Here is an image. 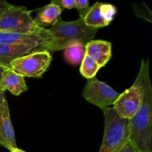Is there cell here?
Instances as JSON below:
<instances>
[{
  "instance_id": "ba28073f",
  "label": "cell",
  "mask_w": 152,
  "mask_h": 152,
  "mask_svg": "<svg viewBox=\"0 0 152 152\" xmlns=\"http://www.w3.org/2000/svg\"><path fill=\"white\" fill-rule=\"evenodd\" d=\"M117 11L114 4L97 1L90 7L83 20L88 26L99 29L110 25Z\"/></svg>"
},
{
  "instance_id": "52a82bcc",
  "label": "cell",
  "mask_w": 152,
  "mask_h": 152,
  "mask_svg": "<svg viewBox=\"0 0 152 152\" xmlns=\"http://www.w3.org/2000/svg\"><path fill=\"white\" fill-rule=\"evenodd\" d=\"M142 99L140 90L135 84L120 94L112 108L123 119L132 120L139 108Z\"/></svg>"
},
{
  "instance_id": "7402d4cb",
  "label": "cell",
  "mask_w": 152,
  "mask_h": 152,
  "mask_svg": "<svg viewBox=\"0 0 152 152\" xmlns=\"http://www.w3.org/2000/svg\"><path fill=\"white\" fill-rule=\"evenodd\" d=\"M9 151L10 152H26V151H24V150H22V149H20V148H19L18 147L17 148H11V149L9 150Z\"/></svg>"
},
{
  "instance_id": "9c48e42d",
  "label": "cell",
  "mask_w": 152,
  "mask_h": 152,
  "mask_svg": "<svg viewBox=\"0 0 152 152\" xmlns=\"http://www.w3.org/2000/svg\"><path fill=\"white\" fill-rule=\"evenodd\" d=\"M0 145L7 150L17 148L8 104L3 98L0 105Z\"/></svg>"
},
{
  "instance_id": "277c9868",
  "label": "cell",
  "mask_w": 152,
  "mask_h": 152,
  "mask_svg": "<svg viewBox=\"0 0 152 152\" xmlns=\"http://www.w3.org/2000/svg\"><path fill=\"white\" fill-rule=\"evenodd\" d=\"M103 112L105 128L99 152H119L129 139L130 120L119 117L112 108Z\"/></svg>"
},
{
  "instance_id": "603a6c76",
  "label": "cell",
  "mask_w": 152,
  "mask_h": 152,
  "mask_svg": "<svg viewBox=\"0 0 152 152\" xmlns=\"http://www.w3.org/2000/svg\"><path fill=\"white\" fill-rule=\"evenodd\" d=\"M5 97V94H4V92H0V105H1V102L2 101L3 98Z\"/></svg>"
},
{
  "instance_id": "44dd1931",
  "label": "cell",
  "mask_w": 152,
  "mask_h": 152,
  "mask_svg": "<svg viewBox=\"0 0 152 152\" xmlns=\"http://www.w3.org/2000/svg\"><path fill=\"white\" fill-rule=\"evenodd\" d=\"M11 4H9L8 2L5 1H0V20H1V16L3 15V13L10 7Z\"/></svg>"
},
{
  "instance_id": "30bf717a",
  "label": "cell",
  "mask_w": 152,
  "mask_h": 152,
  "mask_svg": "<svg viewBox=\"0 0 152 152\" xmlns=\"http://www.w3.org/2000/svg\"><path fill=\"white\" fill-rule=\"evenodd\" d=\"M0 44L42 47L48 50V42L42 37L33 34L0 31Z\"/></svg>"
},
{
  "instance_id": "e0dca14e",
  "label": "cell",
  "mask_w": 152,
  "mask_h": 152,
  "mask_svg": "<svg viewBox=\"0 0 152 152\" xmlns=\"http://www.w3.org/2000/svg\"><path fill=\"white\" fill-rule=\"evenodd\" d=\"M134 13L138 17H140L145 20L148 21L149 22H152L151 19V11L149 10L148 6L144 4L143 2L139 4H134Z\"/></svg>"
},
{
  "instance_id": "4fadbf2b",
  "label": "cell",
  "mask_w": 152,
  "mask_h": 152,
  "mask_svg": "<svg viewBox=\"0 0 152 152\" xmlns=\"http://www.w3.org/2000/svg\"><path fill=\"white\" fill-rule=\"evenodd\" d=\"M28 90L25 79L10 68H6L0 80V91H8L13 95L19 96Z\"/></svg>"
},
{
  "instance_id": "cb8c5ba5",
  "label": "cell",
  "mask_w": 152,
  "mask_h": 152,
  "mask_svg": "<svg viewBox=\"0 0 152 152\" xmlns=\"http://www.w3.org/2000/svg\"><path fill=\"white\" fill-rule=\"evenodd\" d=\"M6 68H3V67H1V66H0V80H1V75H2V74H3V72H4V70H5ZM1 92V91H0ZM2 92V91H1Z\"/></svg>"
},
{
  "instance_id": "6da1fadb",
  "label": "cell",
  "mask_w": 152,
  "mask_h": 152,
  "mask_svg": "<svg viewBox=\"0 0 152 152\" xmlns=\"http://www.w3.org/2000/svg\"><path fill=\"white\" fill-rule=\"evenodd\" d=\"M134 84L140 90V105L130 120L129 139L142 152H152V87L149 76V60L142 59Z\"/></svg>"
},
{
  "instance_id": "d6986e66",
  "label": "cell",
  "mask_w": 152,
  "mask_h": 152,
  "mask_svg": "<svg viewBox=\"0 0 152 152\" xmlns=\"http://www.w3.org/2000/svg\"><path fill=\"white\" fill-rule=\"evenodd\" d=\"M119 152H142V151L137 148V145H135L132 140L128 139L126 141V142L123 144V146L121 147V148H120Z\"/></svg>"
},
{
  "instance_id": "7a4b0ae2",
  "label": "cell",
  "mask_w": 152,
  "mask_h": 152,
  "mask_svg": "<svg viewBox=\"0 0 152 152\" xmlns=\"http://www.w3.org/2000/svg\"><path fill=\"white\" fill-rule=\"evenodd\" d=\"M51 41L48 46V52L63 50L74 42H82L84 45L91 41L97 30L86 25L83 19L71 22L59 19L56 25L50 28Z\"/></svg>"
},
{
  "instance_id": "2e32d148",
  "label": "cell",
  "mask_w": 152,
  "mask_h": 152,
  "mask_svg": "<svg viewBox=\"0 0 152 152\" xmlns=\"http://www.w3.org/2000/svg\"><path fill=\"white\" fill-rule=\"evenodd\" d=\"M99 68L100 67L99 66L97 62L90 56L86 54L81 62L80 71V74L85 78L90 80L95 77Z\"/></svg>"
},
{
  "instance_id": "9a60e30c",
  "label": "cell",
  "mask_w": 152,
  "mask_h": 152,
  "mask_svg": "<svg viewBox=\"0 0 152 152\" xmlns=\"http://www.w3.org/2000/svg\"><path fill=\"white\" fill-rule=\"evenodd\" d=\"M86 55V45L82 42H74L64 49V58L68 64L77 65L83 61Z\"/></svg>"
},
{
  "instance_id": "ffe728a7",
  "label": "cell",
  "mask_w": 152,
  "mask_h": 152,
  "mask_svg": "<svg viewBox=\"0 0 152 152\" xmlns=\"http://www.w3.org/2000/svg\"><path fill=\"white\" fill-rule=\"evenodd\" d=\"M54 4H58L62 9H72L75 7V1L74 0H55L53 1Z\"/></svg>"
},
{
  "instance_id": "ac0fdd59",
  "label": "cell",
  "mask_w": 152,
  "mask_h": 152,
  "mask_svg": "<svg viewBox=\"0 0 152 152\" xmlns=\"http://www.w3.org/2000/svg\"><path fill=\"white\" fill-rule=\"evenodd\" d=\"M74 1H75V7L79 11L80 18L84 19L90 8L89 1L88 0H74Z\"/></svg>"
},
{
  "instance_id": "3957f363",
  "label": "cell",
  "mask_w": 152,
  "mask_h": 152,
  "mask_svg": "<svg viewBox=\"0 0 152 152\" xmlns=\"http://www.w3.org/2000/svg\"><path fill=\"white\" fill-rule=\"evenodd\" d=\"M31 10H28L24 6L10 5L3 13L0 20V31L33 34L45 39L48 46L51 41V36L48 29L39 26L31 16Z\"/></svg>"
},
{
  "instance_id": "8992f818",
  "label": "cell",
  "mask_w": 152,
  "mask_h": 152,
  "mask_svg": "<svg viewBox=\"0 0 152 152\" xmlns=\"http://www.w3.org/2000/svg\"><path fill=\"white\" fill-rule=\"evenodd\" d=\"M82 95L86 100L104 111L114 104L120 94L105 83L94 77L88 80Z\"/></svg>"
},
{
  "instance_id": "7c38bea8",
  "label": "cell",
  "mask_w": 152,
  "mask_h": 152,
  "mask_svg": "<svg viewBox=\"0 0 152 152\" xmlns=\"http://www.w3.org/2000/svg\"><path fill=\"white\" fill-rule=\"evenodd\" d=\"M111 43L105 40H91L86 45V54L93 58L100 68L105 66L111 57Z\"/></svg>"
},
{
  "instance_id": "8fae6325",
  "label": "cell",
  "mask_w": 152,
  "mask_h": 152,
  "mask_svg": "<svg viewBox=\"0 0 152 152\" xmlns=\"http://www.w3.org/2000/svg\"><path fill=\"white\" fill-rule=\"evenodd\" d=\"M43 50L45 49L42 47L0 44V66L4 68H10V62L14 59L33 52Z\"/></svg>"
},
{
  "instance_id": "5b68a950",
  "label": "cell",
  "mask_w": 152,
  "mask_h": 152,
  "mask_svg": "<svg viewBox=\"0 0 152 152\" xmlns=\"http://www.w3.org/2000/svg\"><path fill=\"white\" fill-rule=\"evenodd\" d=\"M52 56L48 50H38L12 61L10 69L23 77L39 78L48 70Z\"/></svg>"
},
{
  "instance_id": "5bb4252c",
  "label": "cell",
  "mask_w": 152,
  "mask_h": 152,
  "mask_svg": "<svg viewBox=\"0 0 152 152\" xmlns=\"http://www.w3.org/2000/svg\"><path fill=\"white\" fill-rule=\"evenodd\" d=\"M37 16L34 18V21L39 26L53 27L60 19V15L62 9L58 4L50 2V4L38 9Z\"/></svg>"
}]
</instances>
